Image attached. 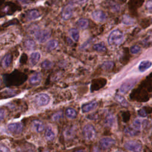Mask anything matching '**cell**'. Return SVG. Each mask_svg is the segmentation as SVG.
<instances>
[{"mask_svg": "<svg viewBox=\"0 0 152 152\" xmlns=\"http://www.w3.org/2000/svg\"><path fill=\"white\" fill-rule=\"evenodd\" d=\"M0 150H1V151H9V149H8L7 147H6L5 146H4V145H1Z\"/></svg>", "mask_w": 152, "mask_h": 152, "instance_id": "42", "label": "cell"}, {"mask_svg": "<svg viewBox=\"0 0 152 152\" xmlns=\"http://www.w3.org/2000/svg\"><path fill=\"white\" fill-rule=\"evenodd\" d=\"M11 61H12V57L11 54L10 53L6 54L1 60V64L2 67L4 68H8L11 64Z\"/></svg>", "mask_w": 152, "mask_h": 152, "instance_id": "17", "label": "cell"}, {"mask_svg": "<svg viewBox=\"0 0 152 152\" xmlns=\"http://www.w3.org/2000/svg\"><path fill=\"white\" fill-rule=\"evenodd\" d=\"M73 15V8L71 5L64 7L61 11V17L63 20H67L71 18Z\"/></svg>", "mask_w": 152, "mask_h": 152, "instance_id": "11", "label": "cell"}, {"mask_svg": "<svg viewBox=\"0 0 152 152\" xmlns=\"http://www.w3.org/2000/svg\"><path fill=\"white\" fill-rule=\"evenodd\" d=\"M145 7L148 12L152 14V0H148L147 2Z\"/></svg>", "mask_w": 152, "mask_h": 152, "instance_id": "38", "label": "cell"}, {"mask_svg": "<svg viewBox=\"0 0 152 152\" xmlns=\"http://www.w3.org/2000/svg\"><path fill=\"white\" fill-rule=\"evenodd\" d=\"M93 49L99 52H103L106 50V48L103 43H96L93 46Z\"/></svg>", "mask_w": 152, "mask_h": 152, "instance_id": "32", "label": "cell"}, {"mask_svg": "<svg viewBox=\"0 0 152 152\" xmlns=\"http://www.w3.org/2000/svg\"><path fill=\"white\" fill-rule=\"evenodd\" d=\"M5 117V111L2 109H1V111H0V118H1V120L2 121L4 119Z\"/></svg>", "mask_w": 152, "mask_h": 152, "instance_id": "41", "label": "cell"}, {"mask_svg": "<svg viewBox=\"0 0 152 152\" xmlns=\"http://www.w3.org/2000/svg\"><path fill=\"white\" fill-rule=\"evenodd\" d=\"M4 5H5L4 8V12H7L8 14H11L20 8V7L17 4L12 2H8L7 4H4Z\"/></svg>", "mask_w": 152, "mask_h": 152, "instance_id": "14", "label": "cell"}, {"mask_svg": "<svg viewBox=\"0 0 152 152\" xmlns=\"http://www.w3.org/2000/svg\"><path fill=\"white\" fill-rule=\"evenodd\" d=\"M31 129L36 132H41L45 129L43 123L39 119L33 120L31 123Z\"/></svg>", "mask_w": 152, "mask_h": 152, "instance_id": "13", "label": "cell"}, {"mask_svg": "<svg viewBox=\"0 0 152 152\" xmlns=\"http://www.w3.org/2000/svg\"><path fill=\"white\" fill-rule=\"evenodd\" d=\"M58 45V42L55 40H51L49 41L46 45V50L49 52L55 49Z\"/></svg>", "mask_w": 152, "mask_h": 152, "instance_id": "25", "label": "cell"}, {"mask_svg": "<svg viewBox=\"0 0 152 152\" xmlns=\"http://www.w3.org/2000/svg\"><path fill=\"white\" fill-rule=\"evenodd\" d=\"M34 102L36 104L39 106H46L50 102V97L46 93L39 94L35 97Z\"/></svg>", "mask_w": 152, "mask_h": 152, "instance_id": "6", "label": "cell"}, {"mask_svg": "<svg viewBox=\"0 0 152 152\" xmlns=\"http://www.w3.org/2000/svg\"><path fill=\"white\" fill-rule=\"evenodd\" d=\"M122 23L125 25H132L134 24L135 21L134 18L128 15H124L122 17Z\"/></svg>", "mask_w": 152, "mask_h": 152, "instance_id": "28", "label": "cell"}, {"mask_svg": "<svg viewBox=\"0 0 152 152\" xmlns=\"http://www.w3.org/2000/svg\"><path fill=\"white\" fill-rule=\"evenodd\" d=\"M138 113L139 116H140L141 117H145L147 116V112L144 108H142V109H140L138 112Z\"/></svg>", "mask_w": 152, "mask_h": 152, "instance_id": "39", "label": "cell"}, {"mask_svg": "<svg viewBox=\"0 0 152 152\" xmlns=\"http://www.w3.org/2000/svg\"><path fill=\"white\" fill-rule=\"evenodd\" d=\"M151 23H152V18H151Z\"/></svg>", "mask_w": 152, "mask_h": 152, "instance_id": "45", "label": "cell"}, {"mask_svg": "<svg viewBox=\"0 0 152 152\" xmlns=\"http://www.w3.org/2000/svg\"><path fill=\"white\" fill-rule=\"evenodd\" d=\"M92 18L96 21L104 22L107 18L106 14L102 10H95L91 14Z\"/></svg>", "mask_w": 152, "mask_h": 152, "instance_id": "8", "label": "cell"}, {"mask_svg": "<svg viewBox=\"0 0 152 152\" xmlns=\"http://www.w3.org/2000/svg\"><path fill=\"white\" fill-rule=\"evenodd\" d=\"M69 33L70 35L71 36V38L75 42H77L79 39L80 37V34H79V32L78 31L77 29L72 28L71 29H70L69 30Z\"/></svg>", "mask_w": 152, "mask_h": 152, "instance_id": "29", "label": "cell"}, {"mask_svg": "<svg viewBox=\"0 0 152 152\" xmlns=\"http://www.w3.org/2000/svg\"><path fill=\"white\" fill-rule=\"evenodd\" d=\"M40 59V54L39 52H34L31 53L30 57V62L31 65H35Z\"/></svg>", "mask_w": 152, "mask_h": 152, "instance_id": "19", "label": "cell"}, {"mask_svg": "<svg viewBox=\"0 0 152 152\" xmlns=\"http://www.w3.org/2000/svg\"><path fill=\"white\" fill-rule=\"evenodd\" d=\"M152 64L149 61H142L138 66V69L140 72H144L147 69H148L151 66Z\"/></svg>", "mask_w": 152, "mask_h": 152, "instance_id": "21", "label": "cell"}, {"mask_svg": "<svg viewBox=\"0 0 152 152\" xmlns=\"http://www.w3.org/2000/svg\"><path fill=\"white\" fill-rule=\"evenodd\" d=\"M87 0H72V3L74 4H83L84 3H85Z\"/></svg>", "mask_w": 152, "mask_h": 152, "instance_id": "40", "label": "cell"}, {"mask_svg": "<svg viewBox=\"0 0 152 152\" xmlns=\"http://www.w3.org/2000/svg\"><path fill=\"white\" fill-rule=\"evenodd\" d=\"M83 135L86 140L90 141L93 140L96 135L94 127L91 124L86 125L83 129Z\"/></svg>", "mask_w": 152, "mask_h": 152, "instance_id": "3", "label": "cell"}, {"mask_svg": "<svg viewBox=\"0 0 152 152\" xmlns=\"http://www.w3.org/2000/svg\"><path fill=\"white\" fill-rule=\"evenodd\" d=\"M114 144H115V140L110 137L102 138L99 141L100 147L103 150H106L110 148Z\"/></svg>", "mask_w": 152, "mask_h": 152, "instance_id": "7", "label": "cell"}, {"mask_svg": "<svg viewBox=\"0 0 152 152\" xmlns=\"http://www.w3.org/2000/svg\"><path fill=\"white\" fill-rule=\"evenodd\" d=\"M45 135L46 140L48 141H52L55 138V136L54 132L53 131V130L50 126L47 127Z\"/></svg>", "mask_w": 152, "mask_h": 152, "instance_id": "23", "label": "cell"}, {"mask_svg": "<svg viewBox=\"0 0 152 152\" xmlns=\"http://www.w3.org/2000/svg\"><path fill=\"white\" fill-rule=\"evenodd\" d=\"M136 83V81L135 80H128L125 81L121 85L120 87V91L122 93H126L129 90H130L135 85Z\"/></svg>", "mask_w": 152, "mask_h": 152, "instance_id": "10", "label": "cell"}, {"mask_svg": "<svg viewBox=\"0 0 152 152\" xmlns=\"http://www.w3.org/2000/svg\"><path fill=\"white\" fill-rule=\"evenodd\" d=\"M105 4L113 11H118L119 10V5L112 0H107L105 2Z\"/></svg>", "mask_w": 152, "mask_h": 152, "instance_id": "20", "label": "cell"}, {"mask_svg": "<svg viewBox=\"0 0 152 152\" xmlns=\"http://www.w3.org/2000/svg\"><path fill=\"white\" fill-rule=\"evenodd\" d=\"M114 117L112 114H108L105 118L104 123L105 125L108 126H112L114 124Z\"/></svg>", "mask_w": 152, "mask_h": 152, "instance_id": "31", "label": "cell"}, {"mask_svg": "<svg viewBox=\"0 0 152 152\" xmlns=\"http://www.w3.org/2000/svg\"><path fill=\"white\" fill-rule=\"evenodd\" d=\"M140 50H141V48L138 45H134V46H131L130 48V51L133 54L138 53L140 52Z\"/></svg>", "mask_w": 152, "mask_h": 152, "instance_id": "36", "label": "cell"}, {"mask_svg": "<svg viewBox=\"0 0 152 152\" xmlns=\"http://www.w3.org/2000/svg\"><path fill=\"white\" fill-rule=\"evenodd\" d=\"M132 126L133 127H134L135 129H137V130H140V128H141V122L140 121V119H136L134 121L133 123H132Z\"/></svg>", "mask_w": 152, "mask_h": 152, "instance_id": "35", "label": "cell"}, {"mask_svg": "<svg viewBox=\"0 0 152 152\" xmlns=\"http://www.w3.org/2000/svg\"><path fill=\"white\" fill-rule=\"evenodd\" d=\"M41 16L40 12L36 9H31L28 10L25 15V17L27 20L31 21L39 18Z\"/></svg>", "mask_w": 152, "mask_h": 152, "instance_id": "12", "label": "cell"}, {"mask_svg": "<svg viewBox=\"0 0 152 152\" xmlns=\"http://www.w3.org/2000/svg\"><path fill=\"white\" fill-rule=\"evenodd\" d=\"M124 147L128 151H140L142 150L141 144L134 140H131L126 142L124 144Z\"/></svg>", "mask_w": 152, "mask_h": 152, "instance_id": "5", "label": "cell"}, {"mask_svg": "<svg viewBox=\"0 0 152 152\" xmlns=\"http://www.w3.org/2000/svg\"><path fill=\"white\" fill-rule=\"evenodd\" d=\"M139 132H140L139 130H137L132 126L126 127L124 130L125 134L129 137H134V136L137 135L139 134Z\"/></svg>", "mask_w": 152, "mask_h": 152, "instance_id": "18", "label": "cell"}, {"mask_svg": "<svg viewBox=\"0 0 152 152\" xmlns=\"http://www.w3.org/2000/svg\"><path fill=\"white\" fill-rule=\"evenodd\" d=\"M52 62L49 60H45L41 64V66L42 68L45 69H50L52 66Z\"/></svg>", "mask_w": 152, "mask_h": 152, "instance_id": "34", "label": "cell"}, {"mask_svg": "<svg viewBox=\"0 0 152 152\" xmlns=\"http://www.w3.org/2000/svg\"><path fill=\"white\" fill-rule=\"evenodd\" d=\"M114 65V63L112 61H106L104 62L102 65L101 67L104 70H110L111 69Z\"/></svg>", "mask_w": 152, "mask_h": 152, "instance_id": "33", "label": "cell"}, {"mask_svg": "<svg viewBox=\"0 0 152 152\" xmlns=\"http://www.w3.org/2000/svg\"><path fill=\"white\" fill-rule=\"evenodd\" d=\"M42 80V75L39 72H36L33 74L29 78V82L30 84L33 86H37L40 84Z\"/></svg>", "mask_w": 152, "mask_h": 152, "instance_id": "16", "label": "cell"}, {"mask_svg": "<svg viewBox=\"0 0 152 152\" xmlns=\"http://www.w3.org/2000/svg\"><path fill=\"white\" fill-rule=\"evenodd\" d=\"M75 129L73 128H67L64 131V136L66 139H71L75 135Z\"/></svg>", "mask_w": 152, "mask_h": 152, "instance_id": "24", "label": "cell"}, {"mask_svg": "<svg viewBox=\"0 0 152 152\" xmlns=\"http://www.w3.org/2000/svg\"><path fill=\"white\" fill-rule=\"evenodd\" d=\"M76 25L80 28H86L89 25V21L86 18H80L77 21Z\"/></svg>", "mask_w": 152, "mask_h": 152, "instance_id": "22", "label": "cell"}, {"mask_svg": "<svg viewBox=\"0 0 152 152\" xmlns=\"http://www.w3.org/2000/svg\"><path fill=\"white\" fill-rule=\"evenodd\" d=\"M148 37L150 39V40H152V30L148 31Z\"/></svg>", "mask_w": 152, "mask_h": 152, "instance_id": "43", "label": "cell"}, {"mask_svg": "<svg viewBox=\"0 0 152 152\" xmlns=\"http://www.w3.org/2000/svg\"><path fill=\"white\" fill-rule=\"evenodd\" d=\"M4 84L7 86H18L23 84L26 80V75L21 72L14 71L9 74L2 75Z\"/></svg>", "mask_w": 152, "mask_h": 152, "instance_id": "1", "label": "cell"}, {"mask_svg": "<svg viewBox=\"0 0 152 152\" xmlns=\"http://www.w3.org/2000/svg\"><path fill=\"white\" fill-rule=\"evenodd\" d=\"M61 117H62V112H58L53 115L52 116V120L54 121H58Z\"/></svg>", "mask_w": 152, "mask_h": 152, "instance_id": "37", "label": "cell"}, {"mask_svg": "<svg viewBox=\"0 0 152 152\" xmlns=\"http://www.w3.org/2000/svg\"><path fill=\"white\" fill-rule=\"evenodd\" d=\"M23 129V126L20 122L11 123L8 125V129L10 131V132L15 134H20L22 132Z\"/></svg>", "mask_w": 152, "mask_h": 152, "instance_id": "9", "label": "cell"}, {"mask_svg": "<svg viewBox=\"0 0 152 152\" xmlns=\"http://www.w3.org/2000/svg\"><path fill=\"white\" fill-rule=\"evenodd\" d=\"M123 40L124 34L118 29H115L111 31L107 38V42L111 46L119 45Z\"/></svg>", "mask_w": 152, "mask_h": 152, "instance_id": "2", "label": "cell"}, {"mask_svg": "<svg viewBox=\"0 0 152 152\" xmlns=\"http://www.w3.org/2000/svg\"><path fill=\"white\" fill-rule=\"evenodd\" d=\"M24 46L28 50H31L35 48L36 43L33 40L27 39L24 42Z\"/></svg>", "mask_w": 152, "mask_h": 152, "instance_id": "26", "label": "cell"}, {"mask_svg": "<svg viewBox=\"0 0 152 152\" xmlns=\"http://www.w3.org/2000/svg\"><path fill=\"white\" fill-rule=\"evenodd\" d=\"M115 99L122 106L127 107L128 106V102H126V100H125V99L123 96H122L121 95H119V94H117L115 96Z\"/></svg>", "mask_w": 152, "mask_h": 152, "instance_id": "30", "label": "cell"}, {"mask_svg": "<svg viewBox=\"0 0 152 152\" xmlns=\"http://www.w3.org/2000/svg\"><path fill=\"white\" fill-rule=\"evenodd\" d=\"M4 2H5V0H0V6H1V7L4 4Z\"/></svg>", "mask_w": 152, "mask_h": 152, "instance_id": "44", "label": "cell"}, {"mask_svg": "<svg viewBox=\"0 0 152 152\" xmlns=\"http://www.w3.org/2000/svg\"><path fill=\"white\" fill-rule=\"evenodd\" d=\"M65 115L69 119H74L77 116V112L74 109L69 107L66 109Z\"/></svg>", "mask_w": 152, "mask_h": 152, "instance_id": "27", "label": "cell"}, {"mask_svg": "<svg viewBox=\"0 0 152 152\" xmlns=\"http://www.w3.org/2000/svg\"><path fill=\"white\" fill-rule=\"evenodd\" d=\"M51 33L48 30H37L34 33V37L35 39L39 43H44L49 39L50 37Z\"/></svg>", "mask_w": 152, "mask_h": 152, "instance_id": "4", "label": "cell"}, {"mask_svg": "<svg viewBox=\"0 0 152 152\" xmlns=\"http://www.w3.org/2000/svg\"><path fill=\"white\" fill-rule=\"evenodd\" d=\"M97 106V103L96 101L93 100L88 103L84 104L81 106V110L83 113H87L94 110Z\"/></svg>", "mask_w": 152, "mask_h": 152, "instance_id": "15", "label": "cell"}]
</instances>
